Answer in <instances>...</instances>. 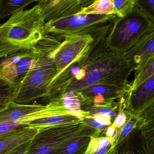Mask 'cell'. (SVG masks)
I'll list each match as a JSON object with an SVG mask.
<instances>
[{
  "label": "cell",
  "instance_id": "1",
  "mask_svg": "<svg viewBox=\"0 0 154 154\" xmlns=\"http://www.w3.org/2000/svg\"><path fill=\"white\" fill-rule=\"evenodd\" d=\"M46 21L37 4L29 9L15 13L0 25V43H10L34 48L45 33Z\"/></svg>",
  "mask_w": 154,
  "mask_h": 154
},
{
  "label": "cell",
  "instance_id": "2",
  "mask_svg": "<svg viewBox=\"0 0 154 154\" xmlns=\"http://www.w3.org/2000/svg\"><path fill=\"white\" fill-rule=\"evenodd\" d=\"M154 29V23L136 7L125 16L112 21L106 39L113 51L123 54Z\"/></svg>",
  "mask_w": 154,
  "mask_h": 154
},
{
  "label": "cell",
  "instance_id": "3",
  "mask_svg": "<svg viewBox=\"0 0 154 154\" xmlns=\"http://www.w3.org/2000/svg\"><path fill=\"white\" fill-rule=\"evenodd\" d=\"M86 124L81 120L39 128L24 154H58Z\"/></svg>",
  "mask_w": 154,
  "mask_h": 154
},
{
  "label": "cell",
  "instance_id": "4",
  "mask_svg": "<svg viewBox=\"0 0 154 154\" xmlns=\"http://www.w3.org/2000/svg\"><path fill=\"white\" fill-rule=\"evenodd\" d=\"M35 66L30 69L20 85L14 102L29 104L45 94L47 84L51 83L53 78L48 76L47 67V58L39 53Z\"/></svg>",
  "mask_w": 154,
  "mask_h": 154
},
{
  "label": "cell",
  "instance_id": "5",
  "mask_svg": "<svg viewBox=\"0 0 154 154\" xmlns=\"http://www.w3.org/2000/svg\"><path fill=\"white\" fill-rule=\"evenodd\" d=\"M116 17L115 14H81L46 21L45 32L57 37L73 34L98 25L111 22Z\"/></svg>",
  "mask_w": 154,
  "mask_h": 154
},
{
  "label": "cell",
  "instance_id": "6",
  "mask_svg": "<svg viewBox=\"0 0 154 154\" xmlns=\"http://www.w3.org/2000/svg\"><path fill=\"white\" fill-rule=\"evenodd\" d=\"M38 55L34 48L20 49L0 66V75L19 86L30 69L35 66Z\"/></svg>",
  "mask_w": 154,
  "mask_h": 154
},
{
  "label": "cell",
  "instance_id": "7",
  "mask_svg": "<svg viewBox=\"0 0 154 154\" xmlns=\"http://www.w3.org/2000/svg\"><path fill=\"white\" fill-rule=\"evenodd\" d=\"M154 101V75L134 88L125 97V110L128 114L138 116Z\"/></svg>",
  "mask_w": 154,
  "mask_h": 154
},
{
  "label": "cell",
  "instance_id": "8",
  "mask_svg": "<svg viewBox=\"0 0 154 154\" xmlns=\"http://www.w3.org/2000/svg\"><path fill=\"white\" fill-rule=\"evenodd\" d=\"M94 0H38L46 21L74 15L92 3Z\"/></svg>",
  "mask_w": 154,
  "mask_h": 154
},
{
  "label": "cell",
  "instance_id": "9",
  "mask_svg": "<svg viewBox=\"0 0 154 154\" xmlns=\"http://www.w3.org/2000/svg\"><path fill=\"white\" fill-rule=\"evenodd\" d=\"M123 56L131 72L136 71L154 56V29L144 36Z\"/></svg>",
  "mask_w": 154,
  "mask_h": 154
},
{
  "label": "cell",
  "instance_id": "10",
  "mask_svg": "<svg viewBox=\"0 0 154 154\" xmlns=\"http://www.w3.org/2000/svg\"><path fill=\"white\" fill-rule=\"evenodd\" d=\"M106 132V130H97L86 123L84 127L66 144L58 154H84L91 137H103Z\"/></svg>",
  "mask_w": 154,
  "mask_h": 154
},
{
  "label": "cell",
  "instance_id": "11",
  "mask_svg": "<svg viewBox=\"0 0 154 154\" xmlns=\"http://www.w3.org/2000/svg\"><path fill=\"white\" fill-rule=\"evenodd\" d=\"M39 128L28 126L0 135V154H6L32 140Z\"/></svg>",
  "mask_w": 154,
  "mask_h": 154
},
{
  "label": "cell",
  "instance_id": "12",
  "mask_svg": "<svg viewBox=\"0 0 154 154\" xmlns=\"http://www.w3.org/2000/svg\"><path fill=\"white\" fill-rule=\"evenodd\" d=\"M44 107L41 105H25L12 101L5 108L0 111V123L21 119Z\"/></svg>",
  "mask_w": 154,
  "mask_h": 154
},
{
  "label": "cell",
  "instance_id": "13",
  "mask_svg": "<svg viewBox=\"0 0 154 154\" xmlns=\"http://www.w3.org/2000/svg\"><path fill=\"white\" fill-rule=\"evenodd\" d=\"M115 154H145L137 127L116 146Z\"/></svg>",
  "mask_w": 154,
  "mask_h": 154
},
{
  "label": "cell",
  "instance_id": "14",
  "mask_svg": "<svg viewBox=\"0 0 154 154\" xmlns=\"http://www.w3.org/2000/svg\"><path fill=\"white\" fill-rule=\"evenodd\" d=\"M145 154H154V120L142 121L137 126Z\"/></svg>",
  "mask_w": 154,
  "mask_h": 154
},
{
  "label": "cell",
  "instance_id": "15",
  "mask_svg": "<svg viewBox=\"0 0 154 154\" xmlns=\"http://www.w3.org/2000/svg\"><path fill=\"white\" fill-rule=\"evenodd\" d=\"M81 120H82L75 115H56L35 119L30 122L29 125L31 127L40 128Z\"/></svg>",
  "mask_w": 154,
  "mask_h": 154
},
{
  "label": "cell",
  "instance_id": "16",
  "mask_svg": "<svg viewBox=\"0 0 154 154\" xmlns=\"http://www.w3.org/2000/svg\"><path fill=\"white\" fill-rule=\"evenodd\" d=\"M38 0H0V20L24 10L30 4Z\"/></svg>",
  "mask_w": 154,
  "mask_h": 154
},
{
  "label": "cell",
  "instance_id": "17",
  "mask_svg": "<svg viewBox=\"0 0 154 154\" xmlns=\"http://www.w3.org/2000/svg\"><path fill=\"white\" fill-rule=\"evenodd\" d=\"M20 86L14 85L0 75V111L14 101Z\"/></svg>",
  "mask_w": 154,
  "mask_h": 154
},
{
  "label": "cell",
  "instance_id": "18",
  "mask_svg": "<svg viewBox=\"0 0 154 154\" xmlns=\"http://www.w3.org/2000/svg\"><path fill=\"white\" fill-rule=\"evenodd\" d=\"M78 14H114V0H94L91 4Z\"/></svg>",
  "mask_w": 154,
  "mask_h": 154
},
{
  "label": "cell",
  "instance_id": "19",
  "mask_svg": "<svg viewBox=\"0 0 154 154\" xmlns=\"http://www.w3.org/2000/svg\"><path fill=\"white\" fill-rule=\"evenodd\" d=\"M37 119V114L35 112L21 119L0 123V135L20 128L29 126L30 122Z\"/></svg>",
  "mask_w": 154,
  "mask_h": 154
},
{
  "label": "cell",
  "instance_id": "20",
  "mask_svg": "<svg viewBox=\"0 0 154 154\" xmlns=\"http://www.w3.org/2000/svg\"><path fill=\"white\" fill-rule=\"evenodd\" d=\"M154 75V56L148 60L143 66L136 71L134 80L130 83L131 89L138 86L144 81Z\"/></svg>",
  "mask_w": 154,
  "mask_h": 154
},
{
  "label": "cell",
  "instance_id": "21",
  "mask_svg": "<svg viewBox=\"0 0 154 154\" xmlns=\"http://www.w3.org/2000/svg\"><path fill=\"white\" fill-rule=\"evenodd\" d=\"M128 116L125 125L117 133V139L116 144L117 146L123 140L138 126L140 121V118L138 116H134L128 114Z\"/></svg>",
  "mask_w": 154,
  "mask_h": 154
},
{
  "label": "cell",
  "instance_id": "22",
  "mask_svg": "<svg viewBox=\"0 0 154 154\" xmlns=\"http://www.w3.org/2000/svg\"><path fill=\"white\" fill-rule=\"evenodd\" d=\"M137 7V0H114V14L117 17L125 16Z\"/></svg>",
  "mask_w": 154,
  "mask_h": 154
},
{
  "label": "cell",
  "instance_id": "23",
  "mask_svg": "<svg viewBox=\"0 0 154 154\" xmlns=\"http://www.w3.org/2000/svg\"><path fill=\"white\" fill-rule=\"evenodd\" d=\"M23 48L10 43H0V66L16 51Z\"/></svg>",
  "mask_w": 154,
  "mask_h": 154
},
{
  "label": "cell",
  "instance_id": "24",
  "mask_svg": "<svg viewBox=\"0 0 154 154\" xmlns=\"http://www.w3.org/2000/svg\"><path fill=\"white\" fill-rule=\"evenodd\" d=\"M137 7L154 23V0H137Z\"/></svg>",
  "mask_w": 154,
  "mask_h": 154
},
{
  "label": "cell",
  "instance_id": "25",
  "mask_svg": "<svg viewBox=\"0 0 154 154\" xmlns=\"http://www.w3.org/2000/svg\"><path fill=\"white\" fill-rule=\"evenodd\" d=\"M84 111V112H86L88 115V113L92 114V115L99 114L109 117L111 119H113V118H116L119 112H117L113 109L106 108H87Z\"/></svg>",
  "mask_w": 154,
  "mask_h": 154
},
{
  "label": "cell",
  "instance_id": "26",
  "mask_svg": "<svg viewBox=\"0 0 154 154\" xmlns=\"http://www.w3.org/2000/svg\"><path fill=\"white\" fill-rule=\"evenodd\" d=\"M102 71L99 70H92L84 78V84L85 86H93L97 85L102 79L103 75Z\"/></svg>",
  "mask_w": 154,
  "mask_h": 154
},
{
  "label": "cell",
  "instance_id": "27",
  "mask_svg": "<svg viewBox=\"0 0 154 154\" xmlns=\"http://www.w3.org/2000/svg\"><path fill=\"white\" fill-rule=\"evenodd\" d=\"M128 115L125 109H122L119 111L113 124L118 131L123 127L127 121Z\"/></svg>",
  "mask_w": 154,
  "mask_h": 154
},
{
  "label": "cell",
  "instance_id": "28",
  "mask_svg": "<svg viewBox=\"0 0 154 154\" xmlns=\"http://www.w3.org/2000/svg\"><path fill=\"white\" fill-rule=\"evenodd\" d=\"M116 144H113L111 145L103 147H98L89 152H86L84 154H115Z\"/></svg>",
  "mask_w": 154,
  "mask_h": 154
},
{
  "label": "cell",
  "instance_id": "29",
  "mask_svg": "<svg viewBox=\"0 0 154 154\" xmlns=\"http://www.w3.org/2000/svg\"><path fill=\"white\" fill-rule=\"evenodd\" d=\"M142 121L154 120V101L138 116Z\"/></svg>",
  "mask_w": 154,
  "mask_h": 154
},
{
  "label": "cell",
  "instance_id": "30",
  "mask_svg": "<svg viewBox=\"0 0 154 154\" xmlns=\"http://www.w3.org/2000/svg\"><path fill=\"white\" fill-rule=\"evenodd\" d=\"M85 117L92 119L96 121H97L100 124L108 126H110L112 125V121H111L112 119L111 118L101 115V114H95V115H91V116H86Z\"/></svg>",
  "mask_w": 154,
  "mask_h": 154
},
{
  "label": "cell",
  "instance_id": "31",
  "mask_svg": "<svg viewBox=\"0 0 154 154\" xmlns=\"http://www.w3.org/2000/svg\"><path fill=\"white\" fill-rule=\"evenodd\" d=\"M83 120L84 122L87 123L89 125L96 128L97 130H100V131L106 130L109 127L100 124V123L98 122L97 121H96V120L92 119L86 117L84 118Z\"/></svg>",
  "mask_w": 154,
  "mask_h": 154
},
{
  "label": "cell",
  "instance_id": "32",
  "mask_svg": "<svg viewBox=\"0 0 154 154\" xmlns=\"http://www.w3.org/2000/svg\"><path fill=\"white\" fill-rule=\"evenodd\" d=\"M32 141V140H31ZM24 143L6 154H24L29 148L31 141Z\"/></svg>",
  "mask_w": 154,
  "mask_h": 154
},
{
  "label": "cell",
  "instance_id": "33",
  "mask_svg": "<svg viewBox=\"0 0 154 154\" xmlns=\"http://www.w3.org/2000/svg\"><path fill=\"white\" fill-rule=\"evenodd\" d=\"M88 91H90L88 93H92L96 94H102L106 92V90L102 86L96 85L95 87H93L92 89H90L89 90H88Z\"/></svg>",
  "mask_w": 154,
  "mask_h": 154
},
{
  "label": "cell",
  "instance_id": "34",
  "mask_svg": "<svg viewBox=\"0 0 154 154\" xmlns=\"http://www.w3.org/2000/svg\"><path fill=\"white\" fill-rule=\"evenodd\" d=\"M117 129L114 126V125L112 124L108 128L106 129V136L107 137H113L118 132Z\"/></svg>",
  "mask_w": 154,
  "mask_h": 154
},
{
  "label": "cell",
  "instance_id": "35",
  "mask_svg": "<svg viewBox=\"0 0 154 154\" xmlns=\"http://www.w3.org/2000/svg\"><path fill=\"white\" fill-rule=\"evenodd\" d=\"M86 73L85 72V70L84 69H80L79 71L75 76L76 78L78 80H82L86 77Z\"/></svg>",
  "mask_w": 154,
  "mask_h": 154
},
{
  "label": "cell",
  "instance_id": "36",
  "mask_svg": "<svg viewBox=\"0 0 154 154\" xmlns=\"http://www.w3.org/2000/svg\"><path fill=\"white\" fill-rule=\"evenodd\" d=\"M79 70L80 69L79 67H74L72 68V69H71V72L74 75L76 76Z\"/></svg>",
  "mask_w": 154,
  "mask_h": 154
}]
</instances>
